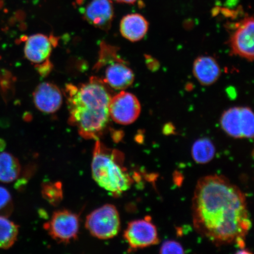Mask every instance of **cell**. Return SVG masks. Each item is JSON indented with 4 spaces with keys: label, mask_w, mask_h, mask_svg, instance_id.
Returning <instances> with one entry per match:
<instances>
[{
    "label": "cell",
    "mask_w": 254,
    "mask_h": 254,
    "mask_svg": "<svg viewBox=\"0 0 254 254\" xmlns=\"http://www.w3.org/2000/svg\"><path fill=\"white\" fill-rule=\"evenodd\" d=\"M94 70L101 74L98 78L114 90H125L134 81L132 69L117 56L115 48L106 43L101 44L99 59Z\"/></svg>",
    "instance_id": "4"
},
{
    "label": "cell",
    "mask_w": 254,
    "mask_h": 254,
    "mask_svg": "<svg viewBox=\"0 0 254 254\" xmlns=\"http://www.w3.org/2000/svg\"><path fill=\"white\" fill-rule=\"evenodd\" d=\"M35 106L41 112L53 114L58 111L63 103V95L59 88L50 82L41 83L34 90Z\"/></svg>",
    "instance_id": "13"
},
{
    "label": "cell",
    "mask_w": 254,
    "mask_h": 254,
    "mask_svg": "<svg viewBox=\"0 0 254 254\" xmlns=\"http://www.w3.org/2000/svg\"><path fill=\"white\" fill-rule=\"evenodd\" d=\"M79 227L78 216L67 210L56 212L50 221L44 225V228L53 239L65 244L76 239Z\"/></svg>",
    "instance_id": "7"
},
{
    "label": "cell",
    "mask_w": 254,
    "mask_h": 254,
    "mask_svg": "<svg viewBox=\"0 0 254 254\" xmlns=\"http://www.w3.org/2000/svg\"><path fill=\"white\" fill-rule=\"evenodd\" d=\"M57 43V38L53 36L49 37L42 34L32 35L25 40V56L37 67L50 62L49 57Z\"/></svg>",
    "instance_id": "11"
},
{
    "label": "cell",
    "mask_w": 254,
    "mask_h": 254,
    "mask_svg": "<svg viewBox=\"0 0 254 254\" xmlns=\"http://www.w3.org/2000/svg\"><path fill=\"white\" fill-rule=\"evenodd\" d=\"M220 65L213 57L201 56L193 64V74L202 85H211L217 81L221 75Z\"/></svg>",
    "instance_id": "14"
},
{
    "label": "cell",
    "mask_w": 254,
    "mask_h": 254,
    "mask_svg": "<svg viewBox=\"0 0 254 254\" xmlns=\"http://www.w3.org/2000/svg\"><path fill=\"white\" fill-rule=\"evenodd\" d=\"M43 197L53 205L59 204L63 198V189L61 183H48L43 186Z\"/></svg>",
    "instance_id": "19"
},
{
    "label": "cell",
    "mask_w": 254,
    "mask_h": 254,
    "mask_svg": "<svg viewBox=\"0 0 254 254\" xmlns=\"http://www.w3.org/2000/svg\"><path fill=\"white\" fill-rule=\"evenodd\" d=\"M215 148L212 142L207 138L199 139L193 144L192 155L196 163L206 164L214 158Z\"/></svg>",
    "instance_id": "18"
},
{
    "label": "cell",
    "mask_w": 254,
    "mask_h": 254,
    "mask_svg": "<svg viewBox=\"0 0 254 254\" xmlns=\"http://www.w3.org/2000/svg\"><path fill=\"white\" fill-rule=\"evenodd\" d=\"M69 112V123L77 127L79 135L98 140L109 125L111 98L108 86L97 77L77 87H65Z\"/></svg>",
    "instance_id": "2"
},
{
    "label": "cell",
    "mask_w": 254,
    "mask_h": 254,
    "mask_svg": "<svg viewBox=\"0 0 254 254\" xmlns=\"http://www.w3.org/2000/svg\"><path fill=\"white\" fill-rule=\"evenodd\" d=\"M12 209L13 205L10 193L7 189L0 186V215L7 217Z\"/></svg>",
    "instance_id": "20"
},
{
    "label": "cell",
    "mask_w": 254,
    "mask_h": 254,
    "mask_svg": "<svg viewBox=\"0 0 254 254\" xmlns=\"http://www.w3.org/2000/svg\"><path fill=\"white\" fill-rule=\"evenodd\" d=\"M141 111V104L137 97L128 92L121 91L111 98L110 116L119 125H129L134 123Z\"/></svg>",
    "instance_id": "8"
},
{
    "label": "cell",
    "mask_w": 254,
    "mask_h": 254,
    "mask_svg": "<svg viewBox=\"0 0 254 254\" xmlns=\"http://www.w3.org/2000/svg\"><path fill=\"white\" fill-rule=\"evenodd\" d=\"M192 214L196 231L216 246L236 243L245 248L252 227L246 196L226 178L215 175L198 181Z\"/></svg>",
    "instance_id": "1"
},
{
    "label": "cell",
    "mask_w": 254,
    "mask_h": 254,
    "mask_svg": "<svg viewBox=\"0 0 254 254\" xmlns=\"http://www.w3.org/2000/svg\"><path fill=\"white\" fill-rule=\"evenodd\" d=\"M20 172L21 166L17 158L8 152L0 153V182H14Z\"/></svg>",
    "instance_id": "16"
},
{
    "label": "cell",
    "mask_w": 254,
    "mask_h": 254,
    "mask_svg": "<svg viewBox=\"0 0 254 254\" xmlns=\"http://www.w3.org/2000/svg\"><path fill=\"white\" fill-rule=\"evenodd\" d=\"M84 17L89 24L100 30H110L114 11L111 0H92L85 7Z\"/></svg>",
    "instance_id": "12"
},
{
    "label": "cell",
    "mask_w": 254,
    "mask_h": 254,
    "mask_svg": "<svg viewBox=\"0 0 254 254\" xmlns=\"http://www.w3.org/2000/svg\"><path fill=\"white\" fill-rule=\"evenodd\" d=\"M222 128L228 135L236 138H252L254 117L249 107H233L225 111L221 119Z\"/></svg>",
    "instance_id": "6"
},
{
    "label": "cell",
    "mask_w": 254,
    "mask_h": 254,
    "mask_svg": "<svg viewBox=\"0 0 254 254\" xmlns=\"http://www.w3.org/2000/svg\"><path fill=\"white\" fill-rule=\"evenodd\" d=\"M85 227L92 236L100 240L110 239L119 234L120 218L113 205L107 204L88 215Z\"/></svg>",
    "instance_id": "5"
},
{
    "label": "cell",
    "mask_w": 254,
    "mask_h": 254,
    "mask_svg": "<svg viewBox=\"0 0 254 254\" xmlns=\"http://www.w3.org/2000/svg\"><path fill=\"white\" fill-rule=\"evenodd\" d=\"M161 254H183L184 250L181 244L176 241H167L160 249Z\"/></svg>",
    "instance_id": "21"
},
{
    "label": "cell",
    "mask_w": 254,
    "mask_h": 254,
    "mask_svg": "<svg viewBox=\"0 0 254 254\" xmlns=\"http://www.w3.org/2000/svg\"><path fill=\"white\" fill-rule=\"evenodd\" d=\"M124 237L132 250L143 249L159 242L157 228L147 218L130 222Z\"/></svg>",
    "instance_id": "9"
},
{
    "label": "cell",
    "mask_w": 254,
    "mask_h": 254,
    "mask_svg": "<svg viewBox=\"0 0 254 254\" xmlns=\"http://www.w3.org/2000/svg\"><path fill=\"white\" fill-rule=\"evenodd\" d=\"M122 152L106 147L97 140L93 150L92 174L98 185L114 196H119L128 190L132 179L124 167Z\"/></svg>",
    "instance_id": "3"
},
{
    "label": "cell",
    "mask_w": 254,
    "mask_h": 254,
    "mask_svg": "<svg viewBox=\"0 0 254 254\" xmlns=\"http://www.w3.org/2000/svg\"><path fill=\"white\" fill-rule=\"evenodd\" d=\"M148 28V21L139 14L127 15L120 22L121 34L131 42L141 40L147 34Z\"/></svg>",
    "instance_id": "15"
},
{
    "label": "cell",
    "mask_w": 254,
    "mask_h": 254,
    "mask_svg": "<svg viewBox=\"0 0 254 254\" xmlns=\"http://www.w3.org/2000/svg\"><path fill=\"white\" fill-rule=\"evenodd\" d=\"M114 1L120 3H125V4H133L137 0H114Z\"/></svg>",
    "instance_id": "22"
},
{
    "label": "cell",
    "mask_w": 254,
    "mask_h": 254,
    "mask_svg": "<svg viewBox=\"0 0 254 254\" xmlns=\"http://www.w3.org/2000/svg\"><path fill=\"white\" fill-rule=\"evenodd\" d=\"M254 30L253 17H247L238 24L230 39L232 52L250 62H253L254 57Z\"/></svg>",
    "instance_id": "10"
},
{
    "label": "cell",
    "mask_w": 254,
    "mask_h": 254,
    "mask_svg": "<svg viewBox=\"0 0 254 254\" xmlns=\"http://www.w3.org/2000/svg\"><path fill=\"white\" fill-rule=\"evenodd\" d=\"M18 228L7 217L0 215V249H8L17 239Z\"/></svg>",
    "instance_id": "17"
}]
</instances>
